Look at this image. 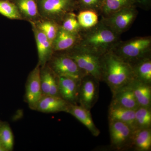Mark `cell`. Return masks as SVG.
Listing matches in <instances>:
<instances>
[{
	"mask_svg": "<svg viewBox=\"0 0 151 151\" xmlns=\"http://www.w3.org/2000/svg\"><path fill=\"white\" fill-rule=\"evenodd\" d=\"M78 45L100 55L109 52L121 41L120 35L101 21L94 27L82 30Z\"/></svg>",
	"mask_w": 151,
	"mask_h": 151,
	"instance_id": "6da1fadb",
	"label": "cell"
},
{
	"mask_svg": "<svg viewBox=\"0 0 151 151\" xmlns=\"http://www.w3.org/2000/svg\"><path fill=\"white\" fill-rule=\"evenodd\" d=\"M102 76L112 93L135 79L132 66L111 51L103 55Z\"/></svg>",
	"mask_w": 151,
	"mask_h": 151,
	"instance_id": "7a4b0ae2",
	"label": "cell"
},
{
	"mask_svg": "<svg viewBox=\"0 0 151 151\" xmlns=\"http://www.w3.org/2000/svg\"><path fill=\"white\" fill-rule=\"evenodd\" d=\"M111 51L130 65H133L151 56V37H136L125 41L121 40Z\"/></svg>",
	"mask_w": 151,
	"mask_h": 151,
	"instance_id": "3957f363",
	"label": "cell"
},
{
	"mask_svg": "<svg viewBox=\"0 0 151 151\" xmlns=\"http://www.w3.org/2000/svg\"><path fill=\"white\" fill-rule=\"evenodd\" d=\"M64 52L75 61L81 70L93 76L99 81H103L102 57L78 44Z\"/></svg>",
	"mask_w": 151,
	"mask_h": 151,
	"instance_id": "277c9868",
	"label": "cell"
},
{
	"mask_svg": "<svg viewBox=\"0 0 151 151\" xmlns=\"http://www.w3.org/2000/svg\"><path fill=\"white\" fill-rule=\"evenodd\" d=\"M78 0H37L41 18L51 20L60 25L68 14L78 9Z\"/></svg>",
	"mask_w": 151,
	"mask_h": 151,
	"instance_id": "5b68a950",
	"label": "cell"
},
{
	"mask_svg": "<svg viewBox=\"0 0 151 151\" xmlns=\"http://www.w3.org/2000/svg\"><path fill=\"white\" fill-rule=\"evenodd\" d=\"M47 64L57 77H68L80 81L87 74L64 52H54Z\"/></svg>",
	"mask_w": 151,
	"mask_h": 151,
	"instance_id": "8992f818",
	"label": "cell"
},
{
	"mask_svg": "<svg viewBox=\"0 0 151 151\" xmlns=\"http://www.w3.org/2000/svg\"><path fill=\"white\" fill-rule=\"evenodd\" d=\"M138 12L136 6L126 8L100 21L119 35L128 30L137 19Z\"/></svg>",
	"mask_w": 151,
	"mask_h": 151,
	"instance_id": "52a82bcc",
	"label": "cell"
},
{
	"mask_svg": "<svg viewBox=\"0 0 151 151\" xmlns=\"http://www.w3.org/2000/svg\"><path fill=\"white\" fill-rule=\"evenodd\" d=\"M109 123L111 147L118 151L132 149L134 132L131 127L117 121Z\"/></svg>",
	"mask_w": 151,
	"mask_h": 151,
	"instance_id": "ba28073f",
	"label": "cell"
},
{
	"mask_svg": "<svg viewBox=\"0 0 151 151\" xmlns=\"http://www.w3.org/2000/svg\"><path fill=\"white\" fill-rule=\"evenodd\" d=\"M99 81L92 76L87 74L80 81L78 94V103L90 111L98 100Z\"/></svg>",
	"mask_w": 151,
	"mask_h": 151,
	"instance_id": "9c48e42d",
	"label": "cell"
},
{
	"mask_svg": "<svg viewBox=\"0 0 151 151\" xmlns=\"http://www.w3.org/2000/svg\"><path fill=\"white\" fill-rule=\"evenodd\" d=\"M40 66L38 64L29 73L26 84L25 101L32 110L42 96L40 82Z\"/></svg>",
	"mask_w": 151,
	"mask_h": 151,
	"instance_id": "30bf717a",
	"label": "cell"
},
{
	"mask_svg": "<svg viewBox=\"0 0 151 151\" xmlns=\"http://www.w3.org/2000/svg\"><path fill=\"white\" fill-rule=\"evenodd\" d=\"M37 48L38 64L40 67L47 64L54 53L52 42L33 23H30Z\"/></svg>",
	"mask_w": 151,
	"mask_h": 151,
	"instance_id": "8fae6325",
	"label": "cell"
},
{
	"mask_svg": "<svg viewBox=\"0 0 151 151\" xmlns=\"http://www.w3.org/2000/svg\"><path fill=\"white\" fill-rule=\"evenodd\" d=\"M70 104L60 97L44 95L38 102L35 110L45 113H68Z\"/></svg>",
	"mask_w": 151,
	"mask_h": 151,
	"instance_id": "7c38bea8",
	"label": "cell"
},
{
	"mask_svg": "<svg viewBox=\"0 0 151 151\" xmlns=\"http://www.w3.org/2000/svg\"><path fill=\"white\" fill-rule=\"evenodd\" d=\"M56 77L60 97L70 104H78L80 81L68 77Z\"/></svg>",
	"mask_w": 151,
	"mask_h": 151,
	"instance_id": "4fadbf2b",
	"label": "cell"
},
{
	"mask_svg": "<svg viewBox=\"0 0 151 151\" xmlns=\"http://www.w3.org/2000/svg\"><path fill=\"white\" fill-rule=\"evenodd\" d=\"M132 82L112 93L111 104L134 111L140 107L135 97Z\"/></svg>",
	"mask_w": 151,
	"mask_h": 151,
	"instance_id": "5bb4252c",
	"label": "cell"
},
{
	"mask_svg": "<svg viewBox=\"0 0 151 151\" xmlns=\"http://www.w3.org/2000/svg\"><path fill=\"white\" fill-rule=\"evenodd\" d=\"M80 33L70 32L60 27L53 43L54 52L66 51L78 44L80 41Z\"/></svg>",
	"mask_w": 151,
	"mask_h": 151,
	"instance_id": "9a60e30c",
	"label": "cell"
},
{
	"mask_svg": "<svg viewBox=\"0 0 151 151\" xmlns=\"http://www.w3.org/2000/svg\"><path fill=\"white\" fill-rule=\"evenodd\" d=\"M135 111L113 104H110L108 110L109 122L117 121L127 124L134 132L136 130Z\"/></svg>",
	"mask_w": 151,
	"mask_h": 151,
	"instance_id": "2e32d148",
	"label": "cell"
},
{
	"mask_svg": "<svg viewBox=\"0 0 151 151\" xmlns=\"http://www.w3.org/2000/svg\"><path fill=\"white\" fill-rule=\"evenodd\" d=\"M22 20L35 23L41 19L39 12L37 0H14Z\"/></svg>",
	"mask_w": 151,
	"mask_h": 151,
	"instance_id": "e0dca14e",
	"label": "cell"
},
{
	"mask_svg": "<svg viewBox=\"0 0 151 151\" xmlns=\"http://www.w3.org/2000/svg\"><path fill=\"white\" fill-rule=\"evenodd\" d=\"M74 116L90 131L94 137H98L100 132L94 124L90 111L77 104H70L68 113Z\"/></svg>",
	"mask_w": 151,
	"mask_h": 151,
	"instance_id": "ac0fdd59",
	"label": "cell"
},
{
	"mask_svg": "<svg viewBox=\"0 0 151 151\" xmlns=\"http://www.w3.org/2000/svg\"><path fill=\"white\" fill-rule=\"evenodd\" d=\"M135 80L151 85V56L131 65Z\"/></svg>",
	"mask_w": 151,
	"mask_h": 151,
	"instance_id": "d6986e66",
	"label": "cell"
},
{
	"mask_svg": "<svg viewBox=\"0 0 151 151\" xmlns=\"http://www.w3.org/2000/svg\"><path fill=\"white\" fill-rule=\"evenodd\" d=\"M132 84L135 97L141 107H151V85L138 80H133Z\"/></svg>",
	"mask_w": 151,
	"mask_h": 151,
	"instance_id": "ffe728a7",
	"label": "cell"
},
{
	"mask_svg": "<svg viewBox=\"0 0 151 151\" xmlns=\"http://www.w3.org/2000/svg\"><path fill=\"white\" fill-rule=\"evenodd\" d=\"M133 148L138 151L151 150V128L139 129L134 132L132 147Z\"/></svg>",
	"mask_w": 151,
	"mask_h": 151,
	"instance_id": "44dd1931",
	"label": "cell"
},
{
	"mask_svg": "<svg viewBox=\"0 0 151 151\" xmlns=\"http://www.w3.org/2000/svg\"><path fill=\"white\" fill-rule=\"evenodd\" d=\"M133 6H136L133 0H103L99 13L102 17H105L122 9Z\"/></svg>",
	"mask_w": 151,
	"mask_h": 151,
	"instance_id": "7402d4cb",
	"label": "cell"
},
{
	"mask_svg": "<svg viewBox=\"0 0 151 151\" xmlns=\"http://www.w3.org/2000/svg\"><path fill=\"white\" fill-rule=\"evenodd\" d=\"M76 17L82 30L88 29L94 27L99 22L98 13L92 10L79 11Z\"/></svg>",
	"mask_w": 151,
	"mask_h": 151,
	"instance_id": "603a6c76",
	"label": "cell"
},
{
	"mask_svg": "<svg viewBox=\"0 0 151 151\" xmlns=\"http://www.w3.org/2000/svg\"><path fill=\"white\" fill-rule=\"evenodd\" d=\"M31 23L34 24L53 43L60 27V25L51 20L42 19L36 22Z\"/></svg>",
	"mask_w": 151,
	"mask_h": 151,
	"instance_id": "cb8c5ba5",
	"label": "cell"
},
{
	"mask_svg": "<svg viewBox=\"0 0 151 151\" xmlns=\"http://www.w3.org/2000/svg\"><path fill=\"white\" fill-rule=\"evenodd\" d=\"M151 108L140 106L135 111L136 130L151 128Z\"/></svg>",
	"mask_w": 151,
	"mask_h": 151,
	"instance_id": "d4e9b609",
	"label": "cell"
},
{
	"mask_svg": "<svg viewBox=\"0 0 151 151\" xmlns=\"http://www.w3.org/2000/svg\"><path fill=\"white\" fill-rule=\"evenodd\" d=\"M40 76L42 96L49 95L50 86L56 79V76L47 64L40 67Z\"/></svg>",
	"mask_w": 151,
	"mask_h": 151,
	"instance_id": "484cf974",
	"label": "cell"
},
{
	"mask_svg": "<svg viewBox=\"0 0 151 151\" xmlns=\"http://www.w3.org/2000/svg\"><path fill=\"white\" fill-rule=\"evenodd\" d=\"M0 142L6 151H12L14 145V139L12 131L7 123L0 126Z\"/></svg>",
	"mask_w": 151,
	"mask_h": 151,
	"instance_id": "4316f807",
	"label": "cell"
},
{
	"mask_svg": "<svg viewBox=\"0 0 151 151\" xmlns=\"http://www.w3.org/2000/svg\"><path fill=\"white\" fill-rule=\"evenodd\" d=\"M0 14L10 19L22 20L17 6L10 1H0Z\"/></svg>",
	"mask_w": 151,
	"mask_h": 151,
	"instance_id": "83f0119b",
	"label": "cell"
},
{
	"mask_svg": "<svg viewBox=\"0 0 151 151\" xmlns=\"http://www.w3.org/2000/svg\"><path fill=\"white\" fill-rule=\"evenodd\" d=\"M60 27L67 31L76 33H80L82 31L74 12L68 14L61 23Z\"/></svg>",
	"mask_w": 151,
	"mask_h": 151,
	"instance_id": "f1b7e54d",
	"label": "cell"
},
{
	"mask_svg": "<svg viewBox=\"0 0 151 151\" xmlns=\"http://www.w3.org/2000/svg\"><path fill=\"white\" fill-rule=\"evenodd\" d=\"M103 0H78V9L92 10L100 12Z\"/></svg>",
	"mask_w": 151,
	"mask_h": 151,
	"instance_id": "f546056e",
	"label": "cell"
},
{
	"mask_svg": "<svg viewBox=\"0 0 151 151\" xmlns=\"http://www.w3.org/2000/svg\"><path fill=\"white\" fill-rule=\"evenodd\" d=\"M136 6H139L145 10H148L151 6V0H133Z\"/></svg>",
	"mask_w": 151,
	"mask_h": 151,
	"instance_id": "4dcf8cb0",
	"label": "cell"
},
{
	"mask_svg": "<svg viewBox=\"0 0 151 151\" xmlns=\"http://www.w3.org/2000/svg\"><path fill=\"white\" fill-rule=\"evenodd\" d=\"M0 151H6L1 142H0Z\"/></svg>",
	"mask_w": 151,
	"mask_h": 151,
	"instance_id": "1f68e13d",
	"label": "cell"
},
{
	"mask_svg": "<svg viewBox=\"0 0 151 151\" xmlns=\"http://www.w3.org/2000/svg\"><path fill=\"white\" fill-rule=\"evenodd\" d=\"M0 1H10L13 2V1L14 0H0Z\"/></svg>",
	"mask_w": 151,
	"mask_h": 151,
	"instance_id": "d6a6232c",
	"label": "cell"
},
{
	"mask_svg": "<svg viewBox=\"0 0 151 151\" xmlns=\"http://www.w3.org/2000/svg\"><path fill=\"white\" fill-rule=\"evenodd\" d=\"M1 124H0V126H1Z\"/></svg>",
	"mask_w": 151,
	"mask_h": 151,
	"instance_id": "836d02e7",
	"label": "cell"
}]
</instances>
